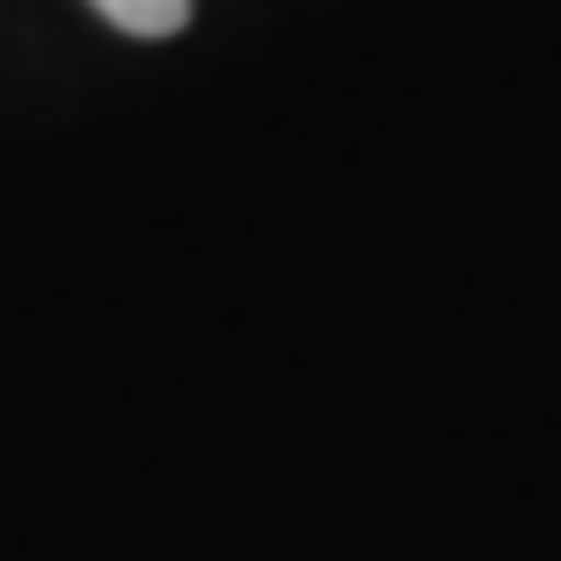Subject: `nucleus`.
<instances>
[{
    "label": "nucleus",
    "instance_id": "f257e3e1",
    "mask_svg": "<svg viewBox=\"0 0 561 561\" xmlns=\"http://www.w3.org/2000/svg\"><path fill=\"white\" fill-rule=\"evenodd\" d=\"M197 0H95V15L117 22L125 37H175Z\"/></svg>",
    "mask_w": 561,
    "mask_h": 561
}]
</instances>
